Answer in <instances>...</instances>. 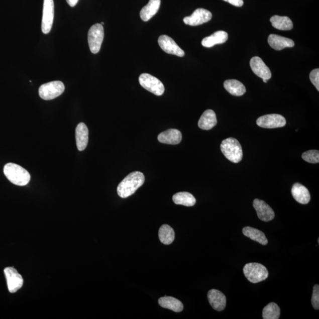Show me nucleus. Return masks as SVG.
Returning <instances> with one entry per match:
<instances>
[{
  "label": "nucleus",
  "mask_w": 319,
  "mask_h": 319,
  "mask_svg": "<svg viewBox=\"0 0 319 319\" xmlns=\"http://www.w3.org/2000/svg\"><path fill=\"white\" fill-rule=\"evenodd\" d=\"M145 177L142 172L131 173L119 184L117 193L120 197L127 198L132 196L137 190L143 185Z\"/></svg>",
  "instance_id": "f257e3e1"
},
{
  "label": "nucleus",
  "mask_w": 319,
  "mask_h": 319,
  "mask_svg": "<svg viewBox=\"0 0 319 319\" xmlns=\"http://www.w3.org/2000/svg\"><path fill=\"white\" fill-rule=\"evenodd\" d=\"M65 90V85L61 81H53L40 86L39 93L40 98L48 100L57 98L62 95Z\"/></svg>",
  "instance_id": "39448f33"
},
{
  "label": "nucleus",
  "mask_w": 319,
  "mask_h": 319,
  "mask_svg": "<svg viewBox=\"0 0 319 319\" xmlns=\"http://www.w3.org/2000/svg\"><path fill=\"white\" fill-rule=\"evenodd\" d=\"M250 66L253 72L263 80H269L271 78V72L263 60L259 57H253L250 60Z\"/></svg>",
  "instance_id": "ddd939ff"
},
{
  "label": "nucleus",
  "mask_w": 319,
  "mask_h": 319,
  "mask_svg": "<svg viewBox=\"0 0 319 319\" xmlns=\"http://www.w3.org/2000/svg\"><path fill=\"white\" fill-rule=\"evenodd\" d=\"M4 272L9 291L12 293H16L22 287L24 283L22 275L15 268L11 267L6 268Z\"/></svg>",
  "instance_id": "9d476101"
},
{
  "label": "nucleus",
  "mask_w": 319,
  "mask_h": 319,
  "mask_svg": "<svg viewBox=\"0 0 319 319\" xmlns=\"http://www.w3.org/2000/svg\"><path fill=\"white\" fill-rule=\"evenodd\" d=\"M158 43L164 52L168 54L174 55L179 57H183L185 53L183 50L177 45L174 40L167 35L159 37Z\"/></svg>",
  "instance_id": "f8f14e48"
},
{
  "label": "nucleus",
  "mask_w": 319,
  "mask_h": 319,
  "mask_svg": "<svg viewBox=\"0 0 319 319\" xmlns=\"http://www.w3.org/2000/svg\"><path fill=\"white\" fill-rule=\"evenodd\" d=\"M100 25H104V23L102 22L101 23H100Z\"/></svg>",
  "instance_id": "f704fd0d"
},
{
  "label": "nucleus",
  "mask_w": 319,
  "mask_h": 319,
  "mask_svg": "<svg viewBox=\"0 0 319 319\" xmlns=\"http://www.w3.org/2000/svg\"><path fill=\"white\" fill-rule=\"evenodd\" d=\"M268 43L272 48L276 50H281L285 48H293L294 46L293 40L276 35H270L268 38Z\"/></svg>",
  "instance_id": "a211bd4d"
},
{
  "label": "nucleus",
  "mask_w": 319,
  "mask_h": 319,
  "mask_svg": "<svg viewBox=\"0 0 319 319\" xmlns=\"http://www.w3.org/2000/svg\"><path fill=\"white\" fill-rule=\"evenodd\" d=\"M66 1L70 7L73 8L77 5L79 0H66Z\"/></svg>",
  "instance_id": "72a5a7b5"
},
{
  "label": "nucleus",
  "mask_w": 319,
  "mask_h": 319,
  "mask_svg": "<svg viewBox=\"0 0 319 319\" xmlns=\"http://www.w3.org/2000/svg\"><path fill=\"white\" fill-rule=\"evenodd\" d=\"M257 124L265 129H276L285 126L286 120L280 114H268L259 117L257 120Z\"/></svg>",
  "instance_id": "1a4fd4ad"
},
{
  "label": "nucleus",
  "mask_w": 319,
  "mask_h": 319,
  "mask_svg": "<svg viewBox=\"0 0 319 319\" xmlns=\"http://www.w3.org/2000/svg\"><path fill=\"white\" fill-rule=\"evenodd\" d=\"M217 119L216 113L211 110L204 112L198 122V126L201 130H209L217 125Z\"/></svg>",
  "instance_id": "aec40b11"
},
{
  "label": "nucleus",
  "mask_w": 319,
  "mask_h": 319,
  "mask_svg": "<svg viewBox=\"0 0 319 319\" xmlns=\"http://www.w3.org/2000/svg\"><path fill=\"white\" fill-rule=\"evenodd\" d=\"M245 276L252 283H258L267 279L268 271L264 265L259 263H248L243 269Z\"/></svg>",
  "instance_id": "20e7f679"
},
{
  "label": "nucleus",
  "mask_w": 319,
  "mask_h": 319,
  "mask_svg": "<svg viewBox=\"0 0 319 319\" xmlns=\"http://www.w3.org/2000/svg\"><path fill=\"white\" fill-rule=\"evenodd\" d=\"M270 22L275 29L280 30H290L293 28V22L287 16H274L271 17Z\"/></svg>",
  "instance_id": "a878e982"
},
{
  "label": "nucleus",
  "mask_w": 319,
  "mask_h": 319,
  "mask_svg": "<svg viewBox=\"0 0 319 319\" xmlns=\"http://www.w3.org/2000/svg\"><path fill=\"white\" fill-rule=\"evenodd\" d=\"M224 1L234 6L238 7V8H240V7L244 5L243 0H224Z\"/></svg>",
  "instance_id": "473e14b6"
},
{
  "label": "nucleus",
  "mask_w": 319,
  "mask_h": 319,
  "mask_svg": "<svg viewBox=\"0 0 319 319\" xmlns=\"http://www.w3.org/2000/svg\"><path fill=\"white\" fill-rule=\"evenodd\" d=\"M139 82L144 89L157 96L162 95L165 90L163 83L149 73L142 74L139 77Z\"/></svg>",
  "instance_id": "0eeeda50"
},
{
  "label": "nucleus",
  "mask_w": 319,
  "mask_h": 319,
  "mask_svg": "<svg viewBox=\"0 0 319 319\" xmlns=\"http://www.w3.org/2000/svg\"><path fill=\"white\" fill-rule=\"evenodd\" d=\"M207 298L214 309L221 311L226 307L227 298L221 291L216 289H211L208 292Z\"/></svg>",
  "instance_id": "2eb2a0df"
},
{
  "label": "nucleus",
  "mask_w": 319,
  "mask_h": 319,
  "mask_svg": "<svg viewBox=\"0 0 319 319\" xmlns=\"http://www.w3.org/2000/svg\"><path fill=\"white\" fill-rule=\"evenodd\" d=\"M310 79L312 83L319 90V69H314L310 73Z\"/></svg>",
  "instance_id": "2f4dec72"
},
{
  "label": "nucleus",
  "mask_w": 319,
  "mask_h": 319,
  "mask_svg": "<svg viewBox=\"0 0 319 319\" xmlns=\"http://www.w3.org/2000/svg\"><path fill=\"white\" fill-rule=\"evenodd\" d=\"M173 200L174 203L176 204H182V205L187 207L193 206L196 202L195 197L186 191L174 194Z\"/></svg>",
  "instance_id": "bb28decb"
},
{
  "label": "nucleus",
  "mask_w": 319,
  "mask_h": 319,
  "mask_svg": "<svg viewBox=\"0 0 319 319\" xmlns=\"http://www.w3.org/2000/svg\"><path fill=\"white\" fill-rule=\"evenodd\" d=\"M182 135L180 131L176 129H169L160 133L158 136V140L160 143L176 145L182 141Z\"/></svg>",
  "instance_id": "f3484780"
},
{
  "label": "nucleus",
  "mask_w": 319,
  "mask_h": 319,
  "mask_svg": "<svg viewBox=\"0 0 319 319\" xmlns=\"http://www.w3.org/2000/svg\"><path fill=\"white\" fill-rule=\"evenodd\" d=\"M89 132L86 124L80 123L76 128V142L78 150L83 151L86 149L88 143Z\"/></svg>",
  "instance_id": "dca6fc26"
},
{
  "label": "nucleus",
  "mask_w": 319,
  "mask_h": 319,
  "mask_svg": "<svg viewBox=\"0 0 319 319\" xmlns=\"http://www.w3.org/2000/svg\"><path fill=\"white\" fill-rule=\"evenodd\" d=\"M159 304L160 306L177 312V313L183 310V304L182 302L173 297H161L159 299Z\"/></svg>",
  "instance_id": "b1692460"
},
{
  "label": "nucleus",
  "mask_w": 319,
  "mask_h": 319,
  "mask_svg": "<svg viewBox=\"0 0 319 319\" xmlns=\"http://www.w3.org/2000/svg\"><path fill=\"white\" fill-rule=\"evenodd\" d=\"M103 38L104 31L102 25L97 23L90 28L88 35V44L90 52L93 54H96L99 52Z\"/></svg>",
  "instance_id": "423d86ee"
},
{
  "label": "nucleus",
  "mask_w": 319,
  "mask_h": 319,
  "mask_svg": "<svg viewBox=\"0 0 319 319\" xmlns=\"http://www.w3.org/2000/svg\"><path fill=\"white\" fill-rule=\"evenodd\" d=\"M54 10L53 0H44L42 22V30L44 34H48L52 29L54 19Z\"/></svg>",
  "instance_id": "6e6552de"
},
{
  "label": "nucleus",
  "mask_w": 319,
  "mask_h": 319,
  "mask_svg": "<svg viewBox=\"0 0 319 319\" xmlns=\"http://www.w3.org/2000/svg\"><path fill=\"white\" fill-rule=\"evenodd\" d=\"M161 0H150L149 3L141 10L140 15L144 22H148L159 11Z\"/></svg>",
  "instance_id": "412c9836"
},
{
  "label": "nucleus",
  "mask_w": 319,
  "mask_h": 319,
  "mask_svg": "<svg viewBox=\"0 0 319 319\" xmlns=\"http://www.w3.org/2000/svg\"><path fill=\"white\" fill-rule=\"evenodd\" d=\"M222 153L230 162L238 163L243 159V150L238 141L234 138H228L223 141L221 145Z\"/></svg>",
  "instance_id": "7ed1b4c3"
},
{
  "label": "nucleus",
  "mask_w": 319,
  "mask_h": 319,
  "mask_svg": "<svg viewBox=\"0 0 319 319\" xmlns=\"http://www.w3.org/2000/svg\"><path fill=\"white\" fill-rule=\"evenodd\" d=\"M211 18H212V15L209 10L197 9L192 15L184 18L183 22L187 25L196 26L209 22Z\"/></svg>",
  "instance_id": "9b49d317"
},
{
  "label": "nucleus",
  "mask_w": 319,
  "mask_h": 319,
  "mask_svg": "<svg viewBox=\"0 0 319 319\" xmlns=\"http://www.w3.org/2000/svg\"><path fill=\"white\" fill-rule=\"evenodd\" d=\"M224 86L228 92L234 96H242L246 92V88L244 84L236 79L226 80Z\"/></svg>",
  "instance_id": "5701e85b"
},
{
  "label": "nucleus",
  "mask_w": 319,
  "mask_h": 319,
  "mask_svg": "<svg viewBox=\"0 0 319 319\" xmlns=\"http://www.w3.org/2000/svg\"><path fill=\"white\" fill-rule=\"evenodd\" d=\"M301 157L308 163L315 164L319 162V152L316 150L307 151L302 154Z\"/></svg>",
  "instance_id": "c756f323"
},
{
  "label": "nucleus",
  "mask_w": 319,
  "mask_h": 319,
  "mask_svg": "<svg viewBox=\"0 0 319 319\" xmlns=\"http://www.w3.org/2000/svg\"><path fill=\"white\" fill-rule=\"evenodd\" d=\"M4 173L10 182L17 186H26L30 180V175L28 171L15 163L6 164Z\"/></svg>",
  "instance_id": "f03ea898"
},
{
  "label": "nucleus",
  "mask_w": 319,
  "mask_h": 319,
  "mask_svg": "<svg viewBox=\"0 0 319 319\" xmlns=\"http://www.w3.org/2000/svg\"><path fill=\"white\" fill-rule=\"evenodd\" d=\"M292 196L297 202L307 204L310 200V194L306 187L300 183H295L291 189Z\"/></svg>",
  "instance_id": "6ab92c4d"
},
{
  "label": "nucleus",
  "mask_w": 319,
  "mask_h": 319,
  "mask_svg": "<svg viewBox=\"0 0 319 319\" xmlns=\"http://www.w3.org/2000/svg\"><path fill=\"white\" fill-rule=\"evenodd\" d=\"M228 39V33L221 30L204 38L201 41V45L205 48H211L216 45L223 44L227 41Z\"/></svg>",
  "instance_id": "4be33fe9"
},
{
  "label": "nucleus",
  "mask_w": 319,
  "mask_h": 319,
  "mask_svg": "<svg viewBox=\"0 0 319 319\" xmlns=\"http://www.w3.org/2000/svg\"><path fill=\"white\" fill-rule=\"evenodd\" d=\"M280 315V308L275 303H270L264 308L263 317L264 319H278Z\"/></svg>",
  "instance_id": "c85d7f7f"
},
{
  "label": "nucleus",
  "mask_w": 319,
  "mask_h": 319,
  "mask_svg": "<svg viewBox=\"0 0 319 319\" xmlns=\"http://www.w3.org/2000/svg\"><path fill=\"white\" fill-rule=\"evenodd\" d=\"M311 304L314 309L317 310L319 309V285L318 284L314 285L313 287V295H312L311 297Z\"/></svg>",
  "instance_id": "7c9ffc66"
},
{
  "label": "nucleus",
  "mask_w": 319,
  "mask_h": 319,
  "mask_svg": "<svg viewBox=\"0 0 319 319\" xmlns=\"http://www.w3.org/2000/svg\"><path fill=\"white\" fill-rule=\"evenodd\" d=\"M253 206L257 211V216L261 221L269 222L274 220V211L264 201L255 199L253 201Z\"/></svg>",
  "instance_id": "4468645a"
},
{
  "label": "nucleus",
  "mask_w": 319,
  "mask_h": 319,
  "mask_svg": "<svg viewBox=\"0 0 319 319\" xmlns=\"http://www.w3.org/2000/svg\"><path fill=\"white\" fill-rule=\"evenodd\" d=\"M243 233L245 236L250 238L251 240L257 242L263 246H266L268 240L263 232L250 227H244Z\"/></svg>",
  "instance_id": "393cba45"
},
{
  "label": "nucleus",
  "mask_w": 319,
  "mask_h": 319,
  "mask_svg": "<svg viewBox=\"0 0 319 319\" xmlns=\"http://www.w3.org/2000/svg\"><path fill=\"white\" fill-rule=\"evenodd\" d=\"M159 237L161 243L164 245H170L175 238V233L172 227L168 225H163L160 228Z\"/></svg>",
  "instance_id": "cd10ccee"
}]
</instances>
